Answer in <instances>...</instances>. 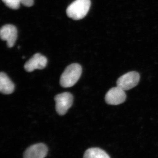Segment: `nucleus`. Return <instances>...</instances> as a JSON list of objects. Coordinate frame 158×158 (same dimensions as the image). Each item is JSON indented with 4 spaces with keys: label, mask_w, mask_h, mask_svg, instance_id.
<instances>
[{
    "label": "nucleus",
    "mask_w": 158,
    "mask_h": 158,
    "mask_svg": "<svg viewBox=\"0 0 158 158\" xmlns=\"http://www.w3.org/2000/svg\"><path fill=\"white\" fill-rule=\"evenodd\" d=\"M126 97L125 90L116 86L108 91L105 96V100L108 104L118 105L124 102Z\"/></svg>",
    "instance_id": "obj_5"
},
{
    "label": "nucleus",
    "mask_w": 158,
    "mask_h": 158,
    "mask_svg": "<svg viewBox=\"0 0 158 158\" xmlns=\"http://www.w3.org/2000/svg\"><path fill=\"white\" fill-rule=\"evenodd\" d=\"M0 36L2 40L7 42L8 47L12 48L15 44L17 39V29L12 25H6L1 28Z\"/></svg>",
    "instance_id": "obj_6"
},
{
    "label": "nucleus",
    "mask_w": 158,
    "mask_h": 158,
    "mask_svg": "<svg viewBox=\"0 0 158 158\" xmlns=\"http://www.w3.org/2000/svg\"><path fill=\"white\" fill-rule=\"evenodd\" d=\"M84 158H110L103 150L98 148H91L86 151Z\"/></svg>",
    "instance_id": "obj_10"
},
{
    "label": "nucleus",
    "mask_w": 158,
    "mask_h": 158,
    "mask_svg": "<svg viewBox=\"0 0 158 158\" xmlns=\"http://www.w3.org/2000/svg\"><path fill=\"white\" fill-rule=\"evenodd\" d=\"M56 111L59 115H64L71 107L73 101V96L69 92H64L55 97Z\"/></svg>",
    "instance_id": "obj_3"
},
{
    "label": "nucleus",
    "mask_w": 158,
    "mask_h": 158,
    "mask_svg": "<svg viewBox=\"0 0 158 158\" xmlns=\"http://www.w3.org/2000/svg\"><path fill=\"white\" fill-rule=\"evenodd\" d=\"M15 89L14 83L4 72L0 73V91L3 94H9L13 93Z\"/></svg>",
    "instance_id": "obj_9"
},
{
    "label": "nucleus",
    "mask_w": 158,
    "mask_h": 158,
    "mask_svg": "<svg viewBox=\"0 0 158 158\" xmlns=\"http://www.w3.org/2000/svg\"><path fill=\"white\" fill-rule=\"evenodd\" d=\"M48 152V148L45 144H34L27 148L24 153L23 158H44Z\"/></svg>",
    "instance_id": "obj_8"
},
{
    "label": "nucleus",
    "mask_w": 158,
    "mask_h": 158,
    "mask_svg": "<svg viewBox=\"0 0 158 158\" xmlns=\"http://www.w3.org/2000/svg\"><path fill=\"white\" fill-rule=\"evenodd\" d=\"M21 4L26 7H31L34 5V0H19Z\"/></svg>",
    "instance_id": "obj_12"
},
{
    "label": "nucleus",
    "mask_w": 158,
    "mask_h": 158,
    "mask_svg": "<svg viewBox=\"0 0 158 158\" xmlns=\"http://www.w3.org/2000/svg\"><path fill=\"white\" fill-rule=\"evenodd\" d=\"M140 75L135 71L130 72L118 78L116 82L117 87L123 90H129L138 85Z\"/></svg>",
    "instance_id": "obj_4"
},
{
    "label": "nucleus",
    "mask_w": 158,
    "mask_h": 158,
    "mask_svg": "<svg viewBox=\"0 0 158 158\" xmlns=\"http://www.w3.org/2000/svg\"><path fill=\"white\" fill-rule=\"evenodd\" d=\"M7 7L12 9H19L21 2L19 0H2Z\"/></svg>",
    "instance_id": "obj_11"
},
{
    "label": "nucleus",
    "mask_w": 158,
    "mask_h": 158,
    "mask_svg": "<svg viewBox=\"0 0 158 158\" xmlns=\"http://www.w3.org/2000/svg\"><path fill=\"white\" fill-rule=\"evenodd\" d=\"M90 4V0H75L66 9L67 16L75 20L84 18L88 14Z\"/></svg>",
    "instance_id": "obj_2"
},
{
    "label": "nucleus",
    "mask_w": 158,
    "mask_h": 158,
    "mask_svg": "<svg viewBox=\"0 0 158 158\" xmlns=\"http://www.w3.org/2000/svg\"><path fill=\"white\" fill-rule=\"evenodd\" d=\"M48 60L41 54L37 53L34 55L24 65L27 71L31 72L35 69H42L45 68L47 64Z\"/></svg>",
    "instance_id": "obj_7"
},
{
    "label": "nucleus",
    "mask_w": 158,
    "mask_h": 158,
    "mask_svg": "<svg viewBox=\"0 0 158 158\" xmlns=\"http://www.w3.org/2000/svg\"><path fill=\"white\" fill-rule=\"evenodd\" d=\"M82 72L81 66L78 63H73L69 65L61 75L60 85L65 88L73 87L78 81Z\"/></svg>",
    "instance_id": "obj_1"
}]
</instances>
